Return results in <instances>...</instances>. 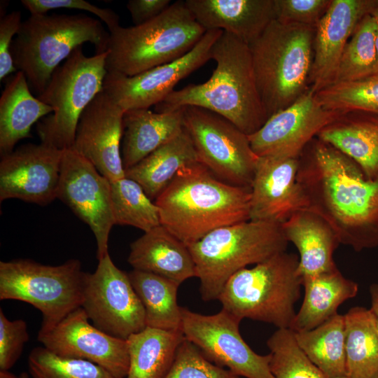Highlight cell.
<instances>
[{"mask_svg": "<svg viewBox=\"0 0 378 378\" xmlns=\"http://www.w3.org/2000/svg\"><path fill=\"white\" fill-rule=\"evenodd\" d=\"M206 30L228 32L248 45L275 20L274 0H186Z\"/></svg>", "mask_w": 378, "mask_h": 378, "instance_id": "cell-22", "label": "cell"}, {"mask_svg": "<svg viewBox=\"0 0 378 378\" xmlns=\"http://www.w3.org/2000/svg\"><path fill=\"white\" fill-rule=\"evenodd\" d=\"M28 368L30 378H118L95 363L60 357L43 346L31 350Z\"/></svg>", "mask_w": 378, "mask_h": 378, "instance_id": "cell-38", "label": "cell"}, {"mask_svg": "<svg viewBox=\"0 0 378 378\" xmlns=\"http://www.w3.org/2000/svg\"><path fill=\"white\" fill-rule=\"evenodd\" d=\"M297 179L308 209L325 219L340 244L359 252L378 246V178L314 138L299 158Z\"/></svg>", "mask_w": 378, "mask_h": 378, "instance_id": "cell-1", "label": "cell"}, {"mask_svg": "<svg viewBox=\"0 0 378 378\" xmlns=\"http://www.w3.org/2000/svg\"><path fill=\"white\" fill-rule=\"evenodd\" d=\"M108 38L102 22L86 15H30L22 21L10 52L15 68L39 95L60 62L75 49L90 43L96 54L103 53Z\"/></svg>", "mask_w": 378, "mask_h": 378, "instance_id": "cell-4", "label": "cell"}, {"mask_svg": "<svg viewBox=\"0 0 378 378\" xmlns=\"http://www.w3.org/2000/svg\"><path fill=\"white\" fill-rule=\"evenodd\" d=\"M315 27L274 20L249 46L258 90L268 118L309 88Z\"/></svg>", "mask_w": 378, "mask_h": 378, "instance_id": "cell-5", "label": "cell"}, {"mask_svg": "<svg viewBox=\"0 0 378 378\" xmlns=\"http://www.w3.org/2000/svg\"><path fill=\"white\" fill-rule=\"evenodd\" d=\"M211 59L216 66L209 80L174 90L155 106V112L198 106L224 117L248 136L253 134L269 118L258 90L249 46L223 31L213 46Z\"/></svg>", "mask_w": 378, "mask_h": 378, "instance_id": "cell-3", "label": "cell"}, {"mask_svg": "<svg viewBox=\"0 0 378 378\" xmlns=\"http://www.w3.org/2000/svg\"><path fill=\"white\" fill-rule=\"evenodd\" d=\"M107 55L106 51L88 57L80 46L55 70L37 97L52 109L38 122L41 143L62 150L72 148L81 113L103 90Z\"/></svg>", "mask_w": 378, "mask_h": 378, "instance_id": "cell-9", "label": "cell"}, {"mask_svg": "<svg viewBox=\"0 0 378 378\" xmlns=\"http://www.w3.org/2000/svg\"><path fill=\"white\" fill-rule=\"evenodd\" d=\"M377 331H378V317L377 318Z\"/></svg>", "mask_w": 378, "mask_h": 378, "instance_id": "cell-49", "label": "cell"}, {"mask_svg": "<svg viewBox=\"0 0 378 378\" xmlns=\"http://www.w3.org/2000/svg\"><path fill=\"white\" fill-rule=\"evenodd\" d=\"M57 198L91 229L98 260L109 254V234L115 225L110 181L72 148L62 152Z\"/></svg>", "mask_w": 378, "mask_h": 378, "instance_id": "cell-14", "label": "cell"}, {"mask_svg": "<svg viewBox=\"0 0 378 378\" xmlns=\"http://www.w3.org/2000/svg\"><path fill=\"white\" fill-rule=\"evenodd\" d=\"M251 188L216 177L200 162L178 169L155 199L160 223L189 246L220 227L250 220Z\"/></svg>", "mask_w": 378, "mask_h": 378, "instance_id": "cell-2", "label": "cell"}, {"mask_svg": "<svg viewBox=\"0 0 378 378\" xmlns=\"http://www.w3.org/2000/svg\"><path fill=\"white\" fill-rule=\"evenodd\" d=\"M369 292L371 299V307L370 309L378 317V283L371 284Z\"/></svg>", "mask_w": 378, "mask_h": 378, "instance_id": "cell-45", "label": "cell"}, {"mask_svg": "<svg viewBox=\"0 0 378 378\" xmlns=\"http://www.w3.org/2000/svg\"><path fill=\"white\" fill-rule=\"evenodd\" d=\"M206 31L185 1H176L145 24L109 33L107 72L132 76L171 62L190 51Z\"/></svg>", "mask_w": 378, "mask_h": 378, "instance_id": "cell-6", "label": "cell"}, {"mask_svg": "<svg viewBox=\"0 0 378 378\" xmlns=\"http://www.w3.org/2000/svg\"><path fill=\"white\" fill-rule=\"evenodd\" d=\"M281 227L287 241L299 252L298 271L302 279L337 268L333 254L340 243L332 227L318 214L300 210Z\"/></svg>", "mask_w": 378, "mask_h": 378, "instance_id": "cell-23", "label": "cell"}, {"mask_svg": "<svg viewBox=\"0 0 378 378\" xmlns=\"http://www.w3.org/2000/svg\"><path fill=\"white\" fill-rule=\"evenodd\" d=\"M294 332L300 348L326 378H349L344 315L337 314L312 330Z\"/></svg>", "mask_w": 378, "mask_h": 378, "instance_id": "cell-31", "label": "cell"}, {"mask_svg": "<svg viewBox=\"0 0 378 378\" xmlns=\"http://www.w3.org/2000/svg\"><path fill=\"white\" fill-rule=\"evenodd\" d=\"M181 332L213 363L243 378H274L270 354H256L239 332L241 320L224 309L204 315L181 308Z\"/></svg>", "mask_w": 378, "mask_h": 378, "instance_id": "cell-12", "label": "cell"}, {"mask_svg": "<svg viewBox=\"0 0 378 378\" xmlns=\"http://www.w3.org/2000/svg\"><path fill=\"white\" fill-rule=\"evenodd\" d=\"M21 4L31 15L47 14L58 8L76 9L91 13L107 26L111 33L120 25L118 15L110 8H99L84 0H22Z\"/></svg>", "mask_w": 378, "mask_h": 378, "instance_id": "cell-42", "label": "cell"}, {"mask_svg": "<svg viewBox=\"0 0 378 378\" xmlns=\"http://www.w3.org/2000/svg\"><path fill=\"white\" fill-rule=\"evenodd\" d=\"M377 3H378V0H377Z\"/></svg>", "mask_w": 378, "mask_h": 378, "instance_id": "cell-50", "label": "cell"}, {"mask_svg": "<svg viewBox=\"0 0 378 378\" xmlns=\"http://www.w3.org/2000/svg\"><path fill=\"white\" fill-rule=\"evenodd\" d=\"M342 113L325 109L309 88L295 102L271 115L248 135L258 157L299 158L307 146L328 124Z\"/></svg>", "mask_w": 378, "mask_h": 378, "instance_id": "cell-16", "label": "cell"}, {"mask_svg": "<svg viewBox=\"0 0 378 378\" xmlns=\"http://www.w3.org/2000/svg\"><path fill=\"white\" fill-rule=\"evenodd\" d=\"M304 295L290 328L294 332L312 330L337 314L346 300L354 298L358 285L337 268L302 279Z\"/></svg>", "mask_w": 378, "mask_h": 378, "instance_id": "cell-28", "label": "cell"}, {"mask_svg": "<svg viewBox=\"0 0 378 378\" xmlns=\"http://www.w3.org/2000/svg\"><path fill=\"white\" fill-rule=\"evenodd\" d=\"M144 308L146 326L181 331V307L177 302V283L162 276L141 271L128 273Z\"/></svg>", "mask_w": 378, "mask_h": 378, "instance_id": "cell-32", "label": "cell"}, {"mask_svg": "<svg viewBox=\"0 0 378 378\" xmlns=\"http://www.w3.org/2000/svg\"><path fill=\"white\" fill-rule=\"evenodd\" d=\"M222 33L220 29L208 30L187 54L139 74L127 76L107 72L103 90L125 111L156 106L181 79L211 59L213 46Z\"/></svg>", "mask_w": 378, "mask_h": 378, "instance_id": "cell-15", "label": "cell"}, {"mask_svg": "<svg viewBox=\"0 0 378 378\" xmlns=\"http://www.w3.org/2000/svg\"><path fill=\"white\" fill-rule=\"evenodd\" d=\"M28 340L26 322L22 319H8L1 308L0 370H8L15 365Z\"/></svg>", "mask_w": 378, "mask_h": 378, "instance_id": "cell-41", "label": "cell"}, {"mask_svg": "<svg viewBox=\"0 0 378 378\" xmlns=\"http://www.w3.org/2000/svg\"><path fill=\"white\" fill-rule=\"evenodd\" d=\"M326 110L342 114L362 112L378 115V74L348 82L336 83L315 92Z\"/></svg>", "mask_w": 378, "mask_h": 378, "instance_id": "cell-36", "label": "cell"}, {"mask_svg": "<svg viewBox=\"0 0 378 378\" xmlns=\"http://www.w3.org/2000/svg\"><path fill=\"white\" fill-rule=\"evenodd\" d=\"M170 0H130L127 8L135 26L145 24L164 12L171 4Z\"/></svg>", "mask_w": 378, "mask_h": 378, "instance_id": "cell-44", "label": "cell"}, {"mask_svg": "<svg viewBox=\"0 0 378 378\" xmlns=\"http://www.w3.org/2000/svg\"><path fill=\"white\" fill-rule=\"evenodd\" d=\"M195 162H199L197 155L183 128L172 140L125 169V176L137 182L155 200L180 168Z\"/></svg>", "mask_w": 378, "mask_h": 378, "instance_id": "cell-29", "label": "cell"}, {"mask_svg": "<svg viewBox=\"0 0 378 378\" xmlns=\"http://www.w3.org/2000/svg\"><path fill=\"white\" fill-rule=\"evenodd\" d=\"M377 0H332L315 27L309 84L316 92L334 80L344 50L361 19Z\"/></svg>", "mask_w": 378, "mask_h": 378, "instance_id": "cell-21", "label": "cell"}, {"mask_svg": "<svg viewBox=\"0 0 378 378\" xmlns=\"http://www.w3.org/2000/svg\"><path fill=\"white\" fill-rule=\"evenodd\" d=\"M127 261L134 270L162 276L179 285L196 277L188 246L162 225L144 232L130 244Z\"/></svg>", "mask_w": 378, "mask_h": 378, "instance_id": "cell-24", "label": "cell"}, {"mask_svg": "<svg viewBox=\"0 0 378 378\" xmlns=\"http://www.w3.org/2000/svg\"><path fill=\"white\" fill-rule=\"evenodd\" d=\"M185 337L181 331L146 326L127 340L129 369L125 378H164Z\"/></svg>", "mask_w": 378, "mask_h": 378, "instance_id": "cell-30", "label": "cell"}, {"mask_svg": "<svg viewBox=\"0 0 378 378\" xmlns=\"http://www.w3.org/2000/svg\"><path fill=\"white\" fill-rule=\"evenodd\" d=\"M299 158L258 157L251 186L250 220L282 224L308 209L298 181Z\"/></svg>", "mask_w": 378, "mask_h": 378, "instance_id": "cell-20", "label": "cell"}, {"mask_svg": "<svg viewBox=\"0 0 378 378\" xmlns=\"http://www.w3.org/2000/svg\"><path fill=\"white\" fill-rule=\"evenodd\" d=\"M288 243L281 224L249 220L216 229L190 244L202 300H218L233 274L286 251Z\"/></svg>", "mask_w": 378, "mask_h": 378, "instance_id": "cell-7", "label": "cell"}, {"mask_svg": "<svg viewBox=\"0 0 378 378\" xmlns=\"http://www.w3.org/2000/svg\"><path fill=\"white\" fill-rule=\"evenodd\" d=\"M183 125L198 160L220 180L251 188L258 157L248 136L224 117L204 108H181Z\"/></svg>", "mask_w": 378, "mask_h": 378, "instance_id": "cell-11", "label": "cell"}, {"mask_svg": "<svg viewBox=\"0 0 378 378\" xmlns=\"http://www.w3.org/2000/svg\"><path fill=\"white\" fill-rule=\"evenodd\" d=\"M62 152L40 143L2 155L0 201L15 198L43 206L57 198Z\"/></svg>", "mask_w": 378, "mask_h": 378, "instance_id": "cell-18", "label": "cell"}, {"mask_svg": "<svg viewBox=\"0 0 378 378\" xmlns=\"http://www.w3.org/2000/svg\"><path fill=\"white\" fill-rule=\"evenodd\" d=\"M316 138L353 160L367 178H378L377 115L342 114L325 126Z\"/></svg>", "mask_w": 378, "mask_h": 378, "instance_id": "cell-25", "label": "cell"}, {"mask_svg": "<svg viewBox=\"0 0 378 378\" xmlns=\"http://www.w3.org/2000/svg\"><path fill=\"white\" fill-rule=\"evenodd\" d=\"M371 14L374 18L375 26H376L375 46H376V50H377V64H376V68H375V71H374V74H378V3H377V6L372 12Z\"/></svg>", "mask_w": 378, "mask_h": 378, "instance_id": "cell-46", "label": "cell"}, {"mask_svg": "<svg viewBox=\"0 0 378 378\" xmlns=\"http://www.w3.org/2000/svg\"><path fill=\"white\" fill-rule=\"evenodd\" d=\"M87 276L76 259L56 266L29 259L1 261L0 300H19L38 309L42 314L38 332H45L82 306Z\"/></svg>", "mask_w": 378, "mask_h": 378, "instance_id": "cell-10", "label": "cell"}, {"mask_svg": "<svg viewBox=\"0 0 378 378\" xmlns=\"http://www.w3.org/2000/svg\"><path fill=\"white\" fill-rule=\"evenodd\" d=\"M125 111L104 90L81 113L72 149L110 182L125 176L120 153Z\"/></svg>", "mask_w": 378, "mask_h": 378, "instance_id": "cell-19", "label": "cell"}, {"mask_svg": "<svg viewBox=\"0 0 378 378\" xmlns=\"http://www.w3.org/2000/svg\"><path fill=\"white\" fill-rule=\"evenodd\" d=\"M299 257L284 251L233 274L218 300L222 309L239 320L248 318L290 328L300 298Z\"/></svg>", "mask_w": 378, "mask_h": 378, "instance_id": "cell-8", "label": "cell"}, {"mask_svg": "<svg viewBox=\"0 0 378 378\" xmlns=\"http://www.w3.org/2000/svg\"><path fill=\"white\" fill-rule=\"evenodd\" d=\"M110 183L115 225L144 232L161 225L158 207L137 182L125 176Z\"/></svg>", "mask_w": 378, "mask_h": 378, "instance_id": "cell-34", "label": "cell"}, {"mask_svg": "<svg viewBox=\"0 0 378 378\" xmlns=\"http://www.w3.org/2000/svg\"><path fill=\"white\" fill-rule=\"evenodd\" d=\"M22 14L15 10L4 14L0 20V80L18 71L11 55L13 37L17 35L21 26Z\"/></svg>", "mask_w": 378, "mask_h": 378, "instance_id": "cell-43", "label": "cell"}, {"mask_svg": "<svg viewBox=\"0 0 378 378\" xmlns=\"http://www.w3.org/2000/svg\"><path fill=\"white\" fill-rule=\"evenodd\" d=\"M164 378H243L209 360L186 338L180 344L172 368Z\"/></svg>", "mask_w": 378, "mask_h": 378, "instance_id": "cell-39", "label": "cell"}, {"mask_svg": "<svg viewBox=\"0 0 378 378\" xmlns=\"http://www.w3.org/2000/svg\"><path fill=\"white\" fill-rule=\"evenodd\" d=\"M375 30L372 14L365 15L344 50L332 84L356 80L374 74L377 64Z\"/></svg>", "mask_w": 378, "mask_h": 378, "instance_id": "cell-35", "label": "cell"}, {"mask_svg": "<svg viewBox=\"0 0 378 378\" xmlns=\"http://www.w3.org/2000/svg\"><path fill=\"white\" fill-rule=\"evenodd\" d=\"M0 378H18V376L13 374L8 370H0Z\"/></svg>", "mask_w": 378, "mask_h": 378, "instance_id": "cell-47", "label": "cell"}, {"mask_svg": "<svg viewBox=\"0 0 378 378\" xmlns=\"http://www.w3.org/2000/svg\"><path fill=\"white\" fill-rule=\"evenodd\" d=\"M81 307L96 328L118 338L126 340L146 327L144 308L128 273L109 254L88 273Z\"/></svg>", "mask_w": 378, "mask_h": 378, "instance_id": "cell-13", "label": "cell"}, {"mask_svg": "<svg viewBox=\"0 0 378 378\" xmlns=\"http://www.w3.org/2000/svg\"><path fill=\"white\" fill-rule=\"evenodd\" d=\"M332 0H274L275 20L316 27Z\"/></svg>", "mask_w": 378, "mask_h": 378, "instance_id": "cell-40", "label": "cell"}, {"mask_svg": "<svg viewBox=\"0 0 378 378\" xmlns=\"http://www.w3.org/2000/svg\"><path fill=\"white\" fill-rule=\"evenodd\" d=\"M122 160L125 170L135 165L183 130L182 108L164 113L149 108L126 111Z\"/></svg>", "mask_w": 378, "mask_h": 378, "instance_id": "cell-26", "label": "cell"}, {"mask_svg": "<svg viewBox=\"0 0 378 378\" xmlns=\"http://www.w3.org/2000/svg\"><path fill=\"white\" fill-rule=\"evenodd\" d=\"M52 108L34 97L27 80L18 71L7 80L0 97V153H11L21 139L31 136L32 125Z\"/></svg>", "mask_w": 378, "mask_h": 378, "instance_id": "cell-27", "label": "cell"}, {"mask_svg": "<svg viewBox=\"0 0 378 378\" xmlns=\"http://www.w3.org/2000/svg\"><path fill=\"white\" fill-rule=\"evenodd\" d=\"M267 345L274 378H326L300 348L293 330L278 328L267 340Z\"/></svg>", "mask_w": 378, "mask_h": 378, "instance_id": "cell-37", "label": "cell"}, {"mask_svg": "<svg viewBox=\"0 0 378 378\" xmlns=\"http://www.w3.org/2000/svg\"><path fill=\"white\" fill-rule=\"evenodd\" d=\"M377 318L370 309L360 306L344 314L349 378H378Z\"/></svg>", "mask_w": 378, "mask_h": 378, "instance_id": "cell-33", "label": "cell"}, {"mask_svg": "<svg viewBox=\"0 0 378 378\" xmlns=\"http://www.w3.org/2000/svg\"><path fill=\"white\" fill-rule=\"evenodd\" d=\"M38 340L58 356L92 362L118 378H125L127 374V341L111 336L91 324L81 307L50 330L38 332Z\"/></svg>", "mask_w": 378, "mask_h": 378, "instance_id": "cell-17", "label": "cell"}, {"mask_svg": "<svg viewBox=\"0 0 378 378\" xmlns=\"http://www.w3.org/2000/svg\"><path fill=\"white\" fill-rule=\"evenodd\" d=\"M18 378H30V376L28 372H24L18 375Z\"/></svg>", "mask_w": 378, "mask_h": 378, "instance_id": "cell-48", "label": "cell"}]
</instances>
